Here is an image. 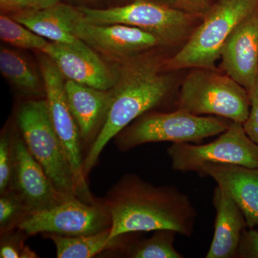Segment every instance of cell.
Returning a JSON list of instances; mask_svg holds the SVG:
<instances>
[{
    "mask_svg": "<svg viewBox=\"0 0 258 258\" xmlns=\"http://www.w3.org/2000/svg\"><path fill=\"white\" fill-rule=\"evenodd\" d=\"M174 51L157 47L119 62L114 66L115 83L99 133L85 154L86 178L96 166L107 144L140 115L151 111L175 109L181 81L187 70L170 71L166 61Z\"/></svg>",
    "mask_w": 258,
    "mask_h": 258,
    "instance_id": "6da1fadb",
    "label": "cell"
},
{
    "mask_svg": "<svg viewBox=\"0 0 258 258\" xmlns=\"http://www.w3.org/2000/svg\"><path fill=\"white\" fill-rule=\"evenodd\" d=\"M101 201L112 220L110 239L126 233L171 230L191 237L198 217L189 195L174 185H156L127 174Z\"/></svg>",
    "mask_w": 258,
    "mask_h": 258,
    "instance_id": "7a4b0ae2",
    "label": "cell"
},
{
    "mask_svg": "<svg viewBox=\"0 0 258 258\" xmlns=\"http://www.w3.org/2000/svg\"><path fill=\"white\" fill-rule=\"evenodd\" d=\"M78 8L88 23L137 27L152 34L164 47L175 52L188 42L203 19L171 9L154 0H134L113 8Z\"/></svg>",
    "mask_w": 258,
    "mask_h": 258,
    "instance_id": "3957f363",
    "label": "cell"
},
{
    "mask_svg": "<svg viewBox=\"0 0 258 258\" xmlns=\"http://www.w3.org/2000/svg\"><path fill=\"white\" fill-rule=\"evenodd\" d=\"M232 120L215 115H197L181 109L144 113L115 136V146L126 152L154 142L199 144L220 135Z\"/></svg>",
    "mask_w": 258,
    "mask_h": 258,
    "instance_id": "277c9868",
    "label": "cell"
},
{
    "mask_svg": "<svg viewBox=\"0 0 258 258\" xmlns=\"http://www.w3.org/2000/svg\"><path fill=\"white\" fill-rule=\"evenodd\" d=\"M175 109L243 124L250 111V98L243 86L218 69L192 68L181 81Z\"/></svg>",
    "mask_w": 258,
    "mask_h": 258,
    "instance_id": "5b68a950",
    "label": "cell"
},
{
    "mask_svg": "<svg viewBox=\"0 0 258 258\" xmlns=\"http://www.w3.org/2000/svg\"><path fill=\"white\" fill-rule=\"evenodd\" d=\"M16 124L27 147L59 192L78 198L72 168L56 133L46 98H29L18 107Z\"/></svg>",
    "mask_w": 258,
    "mask_h": 258,
    "instance_id": "8992f818",
    "label": "cell"
},
{
    "mask_svg": "<svg viewBox=\"0 0 258 258\" xmlns=\"http://www.w3.org/2000/svg\"><path fill=\"white\" fill-rule=\"evenodd\" d=\"M258 8V0H215L188 42L166 61L170 71L217 69L224 42L234 29Z\"/></svg>",
    "mask_w": 258,
    "mask_h": 258,
    "instance_id": "52a82bcc",
    "label": "cell"
},
{
    "mask_svg": "<svg viewBox=\"0 0 258 258\" xmlns=\"http://www.w3.org/2000/svg\"><path fill=\"white\" fill-rule=\"evenodd\" d=\"M37 61L45 86V98L56 133L74 172L78 198L86 203L96 202L83 173V145L79 127L70 108L66 91V79L48 56L37 52Z\"/></svg>",
    "mask_w": 258,
    "mask_h": 258,
    "instance_id": "ba28073f",
    "label": "cell"
},
{
    "mask_svg": "<svg viewBox=\"0 0 258 258\" xmlns=\"http://www.w3.org/2000/svg\"><path fill=\"white\" fill-rule=\"evenodd\" d=\"M173 170L196 172L207 164H231L258 168V144L243 124L232 121L213 142L205 144L173 143L166 150Z\"/></svg>",
    "mask_w": 258,
    "mask_h": 258,
    "instance_id": "9c48e42d",
    "label": "cell"
},
{
    "mask_svg": "<svg viewBox=\"0 0 258 258\" xmlns=\"http://www.w3.org/2000/svg\"><path fill=\"white\" fill-rule=\"evenodd\" d=\"M111 225V215L101 200L88 203L74 198L29 215L18 228L28 237L48 233L83 236L99 233Z\"/></svg>",
    "mask_w": 258,
    "mask_h": 258,
    "instance_id": "30bf717a",
    "label": "cell"
},
{
    "mask_svg": "<svg viewBox=\"0 0 258 258\" xmlns=\"http://www.w3.org/2000/svg\"><path fill=\"white\" fill-rule=\"evenodd\" d=\"M74 34L110 62H119L157 47L166 48L157 37L142 29L123 24L90 23L83 15L75 24Z\"/></svg>",
    "mask_w": 258,
    "mask_h": 258,
    "instance_id": "8fae6325",
    "label": "cell"
},
{
    "mask_svg": "<svg viewBox=\"0 0 258 258\" xmlns=\"http://www.w3.org/2000/svg\"><path fill=\"white\" fill-rule=\"evenodd\" d=\"M9 190L23 202L30 215L68 200L59 192L43 168L32 155L19 129Z\"/></svg>",
    "mask_w": 258,
    "mask_h": 258,
    "instance_id": "7c38bea8",
    "label": "cell"
},
{
    "mask_svg": "<svg viewBox=\"0 0 258 258\" xmlns=\"http://www.w3.org/2000/svg\"><path fill=\"white\" fill-rule=\"evenodd\" d=\"M43 53L55 64L66 80L108 91L115 83L114 66L87 44L49 42Z\"/></svg>",
    "mask_w": 258,
    "mask_h": 258,
    "instance_id": "4fadbf2b",
    "label": "cell"
},
{
    "mask_svg": "<svg viewBox=\"0 0 258 258\" xmlns=\"http://www.w3.org/2000/svg\"><path fill=\"white\" fill-rule=\"evenodd\" d=\"M220 60L218 69L249 92L258 76V8L231 32Z\"/></svg>",
    "mask_w": 258,
    "mask_h": 258,
    "instance_id": "5bb4252c",
    "label": "cell"
},
{
    "mask_svg": "<svg viewBox=\"0 0 258 258\" xmlns=\"http://www.w3.org/2000/svg\"><path fill=\"white\" fill-rule=\"evenodd\" d=\"M210 176L230 195L243 212L247 227L258 226V168L231 164H207L198 171Z\"/></svg>",
    "mask_w": 258,
    "mask_h": 258,
    "instance_id": "9a60e30c",
    "label": "cell"
},
{
    "mask_svg": "<svg viewBox=\"0 0 258 258\" xmlns=\"http://www.w3.org/2000/svg\"><path fill=\"white\" fill-rule=\"evenodd\" d=\"M66 91L83 145L90 147L106 118L111 97L110 91L97 89L66 80Z\"/></svg>",
    "mask_w": 258,
    "mask_h": 258,
    "instance_id": "2e32d148",
    "label": "cell"
},
{
    "mask_svg": "<svg viewBox=\"0 0 258 258\" xmlns=\"http://www.w3.org/2000/svg\"><path fill=\"white\" fill-rule=\"evenodd\" d=\"M215 230L206 258H236L241 234L247 225L243 212L221 186L214 190Z\"/></svg>",
    "mask_w": 258,
    "mask_h": 258,
    "instance_id": "e0dca14e",
    "label": "cell"
},
{
    "mask_svg": "<svg viewBox=\"0 0 258 258\" xmlns=\"http://www.w3.org/2000/svg\"><path fill=\"white\" fill-rule=\"evenodd\" d=\"M50 42L72 44L79 39L75 36V24L82 16L79 8L62 2L45 9L22 10L9 15Z\"/></svg>",
    "mask_w": 258,
    "mask_h": 258,
    "instance_id": "ac0fdd59",
    "label": "cell"
},
{
    "mask_svg": "<svg viewBox=\"0 0 258 258\" xmlns=\"http://www.w3.org/2000/svg\"><path fill=\"white\" fill-rule=\"evenodd\" d=\"M111 228L91 235L43 234L53 242L57 258H91L106 252L120 254L138 233L123 234L110 239Z\"/></svg>",
    "mask_w": 258,
    "mask_h": 258,
    "instance_id": "d6986e66",
    "label": "cell"
},
{
    "mask_svg": "<svg viewBox=\"0 0 258 258\" xmlns=\"http://www.w3.org/2000/svg\"><path fill=\"white\" fill-rule=\"evenodd\" d=\"M0 71L20 94L29 98H45V86L38 64H32L16 49L2 45Z\"/></svg>",
    "mask_w": 258,
    "mask_h": 258,
    "instance_id": "ffe728a7",
    "label": "cell"
},
{
    "mask_svg": "<svg viewBox=\"0 0 258 258\" xmlns=\"http://www.w3.org/2000/svg\"><path fill=\"white\" fill-rule=\"evenodd\" d=\"M149 238H134L129 242L122 257L129 258H182L174 247L177 232L171 230L154 231Z\"/></svg>",
    "mask_w": 258,
    "mask_h": 258,
    "instance_id": "44dd1931",
    "label": "cell"
},
{
    "mask_svg": "<svg viewBox=\"0 0 258 258\" xmlns=\"http://www.w3.org/2000/svg\"><path fill=\"white\" fill-rule=\"evenodd\" d=\"M0 38L8 46L41 52L45 50L50 42L9 15L3 13L0 15Z\"/></svg>",
    "mask_w": 258,
    "mask_h": 258,
    "instance_id": "7402d4cb",
    "label": "cell"
},
{
    "mask_svg": "<svg viewBox=\"0 0 258 258\" xmlns=\"http://www.w3.org/2000/svg\"><path fill=\"white\" fill-rule=\"evenodd\" d=\"M30 215L28 209L11 190L0 194V234L18 228Z\"/></svg>",
    "mask_w": 258,
    "mask_h": 258,
    "instance_id": "603a6c76",
    "label": "cell"
},
{
    "mask_svg": "<svg viewBox=\"0 0 258 258\" xmlns=\"http://www.w3.org/2000/svg\"><path fill=\"white\" fill-rule=\"evenodd\" d=\"M18 132L15 123V125L8 124L5 127L0 136V194L9 190Z\"/></svg>",
    "mask_w": 258,
    "mask_h": 258,
    "instance_id": "cb8c5ba5",
    "label": "cell"
},
{
    "mask_svg": "<svg viewBox=\"0 0 258 258\" xmlns=\"http://www.w3.org/2000/svg\"><path fill=\"white\" fill-rule=\"evenodd\" d=\"M28 237L25 232L19 228L1 235L0 257H39L38 254L25 244V240Z\"/></svg>",
    "mask_w": 258,
    "mask_h": 258,
    "instance_id": "d4e9b609",
    "label": "cell"
},
{
    "mask_svg": "<svg viewBox=\"0 0 258 258\" xmlns=\"http://www.w3.org/2000/svg\"><path fill=\"white\" fill-rule=\"evenodd\" d=\"M171 9L204 17L215 0H154Z\"/></svg>",
    "mask_w": 258,
    "mask_h": 258,
    "instance_id": "484cf974",
    "label": "cell"
},
{
    "mask_svg": "<svg viewBox=\"0 0 258 258\" xmlns=\"http://www.w3.org/2000/svg\"><path fill=\"white\" fill-rule=\"evenodd\" d=\"M237 257L258 258V228L244 229L237 248Z\"/></svg>",
    "mask_w": 258,
    "mask_h": 258,
    "instance_id": "4316f807",
    "label": "cell"
},
{
    "mask_svg": "<svg viewBox=\"0 0 258 258\" xmlns=\"http://www.w3.org/2000/svg\"><path fill=\"white\" fill-rule=\"evenodd\" d=\"M250 111L248 118L243 123L244 131L249 138L258 144V76L253 88L249 92Z\"/></svg>",
    "mask_w": 258,
    "mask_h": 258,
    "instance_id": "83f0119b",
    "label": "cell"
},
{
    "mask_svg": "<svg viewBox=\"0 0 258 258\" xmlns=\"http://www.w3.org/2000/svg\"><path fill=\"white\" fill-rule=\"evenodd\" d=\"M62 2L66 0H24L18 11L45 9Z\"/></svg>",
    "mask_w": 258,
    "mask_h": 258,
    "instance_id": "f1b7e54d",
    "label": "cell"
},
{
    "mask_svg": "<svg viewBox=\"0 0 258 258\" xmlns=\"http://www.w3.org/2000/svg\"><path fill=\"white\" fill-rule=\"evenodd\" d=\"M24 0H0V9L3 14L10 15L18 11Z\"/></svg>",
    "mask_w": 258,
    "mask_h": 258,
    "instance_id": "f546056e",
    "label": "cell"
},
{
    "mask_svg": "<svg viewBox=\"0 0 258 258\" xmlns=\"http://www.w3.org/2000/svg\"><path fill=\"white\" fill-rule=\"evenodd\" d=\"M66 3L76 7H86V8H101L100 0H66Z\"/></svg>",
    "mask_w": 258,
    "mask_h": 258,
    "instance_id": "4dcf8cb0",
    "label": "cell"
},
{
    "mask_svg": "<svg viewBox=\"0 0 258 258\" xmlns=\"http://www.w3.org/2000/svg\"><path fill=\"white\" fill-rule=\"evenodd\" d=\"M134 0H100L101 8H113V7L122 6L132 3Z\"/></svg>",
    "mask_w": 258,
    "mask_h": 258,
    "instance_id": "1f68e13d",
    "label": "cell"
}]
</instances>
